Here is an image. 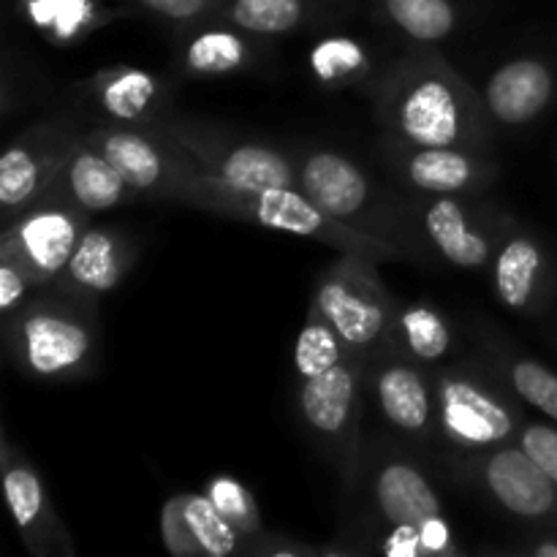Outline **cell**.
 Instances as JSON below:
<instances>
[{
	"label": "cell",
	"mask_w": 557,
	"mask_h": 557,
	"mask_svg": "<svg viewBox=\"0 0 557 557\" xmlns=\"http://www.w3.org/2000/svg\"><path fill=\"white\" fill-rule=\"evenodd\" d=\"M395 346L413 362L430 370H441L455 351V330L438 308L428 302L397 305L395 313Z\"/></svg>",
	"instance_id": "603a6c76"
},
{
	"label": "cell",
	"mask_w": 557,
	"mask_h": 557,
	"mask_svg": "<svg viewBox=\"0 0 557 557\" xmlns=\"http://www.w3.org/2000/svg\"><path fill=\"white\" fill-rule=\"evenodd\" d=\"M522 553H531L536 557H557V542L555 539H544V542L533 544V547H525Z\"/></svg>",
	"instance_id": "74e56055"
},
{
	"label": "cell",
	"mask_w": 557,
	"mask_h": 557,
	"mask_svg": "<svg viewBox=\"0 0 557 557\" xmlns=\"http://www.w3.org/2000/svg\"><path fill=\"white\" fill-rule=\"evenodd\" d=\"M495 297L517 313H533L547 302L549 259L533 234L506 223L490 261Z\"/></svg>",
	"instance_id": "d6986e66"
},
{
	"label": "cell",
	"mask_w": 557,
	"mask_h": 557,
	"mask_svg": "<svg viewBox=\"0 0 557 557\" xmlns=\"http://www.w3.org/2000/svg\"><path fill=\"white\" fill-rule=\"evenodd\" d=\"M0 457H3L5 504H9L25 547L36 557H74V544H71L69 531L60 522L58 511H54L52 500L47 495V487H44L36 468L30 466V460L22 451H16L5 435Z\"/></svg>",
	"instance_id": "e0dca14e"
},
{
	"label": "cell",
	"mask_w": 557,
	"mask_h": 557,
	"mask_svg": "<svg viewBox=\"0 0 557 557\" xmlns=\"http://www.w3.org/2000/svg\"><path fill=\"white\" fill-rule=\"evenodd\" d=\"M375 112L389 145L466 147L484 152L493 117L484 98L433 52L403 58L379 87Z\"/></svg>",
	"instance_id": "6da1fadb"
},
{
	"label": "cell",
	"mask_w": 557,
	"mask_h": 557,
	"mask_svg": "<svg viewBox=\"0 0 557 557\" xmlns=\"http://www.w3.org/2000/svg\"><path fill=\"white\" fill-rule=\"evenodd\" d=\"M183 506H185V517H188L190 531H194L196 542H199L201 547V555L228 557L237 553H248V549H245L248 536H245L239 528H234L232 522L215 509L210 495L183 493Z\"/></svg>",
	"instance_id": "f1b7e54d"
},
{
	"label": "cell",
	"mask_w": 557,
	"mask_h": 557,
	"mask_svg": "<svg viewBox=\"0 0 557 557\" xmlns=\"http://www.w3.org/2000/svg\"><path fill=\"white\" fill-rule=\"evenodd\" d=\"M253 52L248 38L234 25L207 27L190 36L183 47V69L190 76H226L248 69Z\"/></svg>",
	"instance_id": "cb8c5ba5"
},
{
	"label": "cell",
	"mask_w": 557,
	"mask_h": 557,
	"mask_svg": "<svg viewBox=\"0 0 557 557\" xmlns=\"http://www.w3.org/2000/svg\"><path fill=\"white\" fill-rule=\"evenodd\" d=\"M468 473L498 509L531 525L557 522V484L517 441L471 457Z\"/></svg>",
	"instance_id": "5bb4252c"
},
{
	"label": "cell",
	"mask_w": 557,
	"mask_h": 557,
	"mask_svg": "<svg viewBox=\"0 0 557 557\" xmlns=\"http://www.w3.org/2000/svg\"><path fill=\"white\" fill-rule=\"evenodd\" d=\"M386 20L417 44L446 41L460 25L451 0H381Z\"/></svg>",
	"instance_id": "d4e9b609"
},
{
	"label": "cell",
	"mask_w": 557,
	"mask_h": 557,
	"mask_svg": "<svg viewBox=\"0 0 557 557\" xmlns=\"http://www.w3.org/2000/svg\"><path fill=\"white\" fill-rule=\"evenodd\" d=\"M85 228L87 212L52 188L9 223L0 256L20 264L36 288L49 286L65 270Z\"/></svg>",
	"instance_id": "8fae6325"
},
{
	"label": "cell",
	"mask_w": 557,
	"mask_h": 557,
	"mask_svg": "<svg viewBox=\"0 0 557 557\" xmlns=\"http://www.w3.org/2000/svg\"><path fill=\"white\" fill-rule=\"evenodd\" d=\"M52 188L69 196L87 215L117 210L125 201L139 199L134 194V188L123 180V174L85 136L74 145V150H71L69 161H65L63 172H60L58 183Z\"/></svg>",
	"instance_id": "7402d4cb"
},
{
	"label": "cell",
	"mask_w": 557,
	"mask_h": 557,
	"mask_svg": "<svg viewBox=\"0 0 557 557\" xmlns=\"http://www.w3.org/2000/svg\"><path fill=\"white\" fill-rule=\"evenodd\" d=\"M438 386V433L462 460L517 441L522 413L511 397L479 373L462 368L435 370Z\"/></svg>",
	"instance_id": "52a82bcc"
},
{
	"label": "cell",
	"mask_w": 557,
	"mask_h": 557,
	"mask_svg": "<svg viewBox=\"0 0 557 557\" xmlns=\"http://www.w3.org/2000/svg\"><path fill=\"white\" fill-rule=\"evenodd\" d=\"M495 362L504 368L506 384L520 400L557 422V375L531 357H511L495 351Z\"/></svg>",
	"instance_id": "f546056e"
},
{
	"label": "cell",
	"mask_w": 557,
	"mask_h": 557,
	"mask_svg": "<svg viewBox=\"0 0 557 557\" xmlns=\"http://www.w3.org/2000/svg\"><path fill=\"white\" fill-rule=\"evenodd\" d=\"M555 74L542 58H515L493 71L484 87V107L495 125L520 128L553 103Z\"/></svg>",
	"instance_id": "ffe728a7"
},
{
	"label": "cell",
	"mask_w": 557,
	"mask_h": 557,
	"mask_svg": "<svg viewBox=\"0 0 557 557\" xmlns=\"http://www.w3.org/2000/svg\"><path fill=\"white\" fill-rule=\"evenodd\" d=\"M136 259L134 239L117 226H87L58 281L49 286L96 302L112 292Z\"/></svg>",
	"instance_id": "ac0fdd59"
},
{
	"label": "cell",
	"mask_w": 557,
	"mask_h": 557,
	"mask_svg": "<svg viewBox=\"0 0 557 557\" xmlns=\"http://www.w3.org/2000/svg\"><path fill=\"white\" fill-rule=\"evenodd\" d=\"M348 346L341 341V335L335 332V326L326 321V315L321 313L319 305L310 299L308 319L305 326L299 330L297 346H294V373L297 381L313 379V375L324 373L332 364H337L341 359L348 357Z\"/></svg>",
	"instance_id": "4316f807"
},
{
	"label": "cell",
	"mask_w": 557,
	"mask_h": 557,
	"mask_svg": "<svg viewBox=\"0 0 557 557\" xmlns=\"http://www.w3.org/2000/svg\"><path fill=\"white\" fill-rule=\"evenodd\" d=\"M389 169L413 196H479L498 180V163L466 147H406L386 141Z\"/></svg>",
	"instance_id": "9a60e30c"
},
{
	"label": "cell",
	"mask_w": 557,
	"mask_h": 557,
	"mask_svg": "<svg viewBox=\"0 0 557 557\" xmlns=\"http://www.w3.org/2000/svg\"><path fill=\"white\" fill-rule=\"evenodd\" d=\"M368 408L364 359L348 354L313 379L297 381V411L324 457L351 476L362 449V419Z\"/></svg>",
	"instance_id": "8992f818"
},
{
	"label": "cell",
	"mask_w": 557,
	"mask_h": 557,
	"mask_svg": "<svg viewBox=\"0 0 557 557\" xmlns=\"http://www.w3.org/2000/svg\"><path fill=\"white\" fill-rule=\"evenodd\" d=\"M406 218L419 223V234L441 259L460 270L490 267L495 245L509 223L484 210H473L462 196H417V201L406 207Z\"/></svg>",
	"instance_id": "4fadbf2b"
},
{
	"label": "cell",
	"mask_w": 557,
	"mask_h": 557,
	"mask_svg": "<svg viewBox=\"0 0 557 557\" xmlns=\"http://www.w3.org/2000/svg\"><path fill=\"white\" fill-rule=\"evenodd\" d=\"M5 315V348L20 373L33 381H71L92 370L98 357L96 302L54 286L36 288Z\"/></svg>",
	"instance_id": "3957f363"
},
{
	"label": "cell",
	"mask_w": 557,
	"mask_h": 557,
	"mask_svg": "<svg viewBox=\"0 0 557 557\" xmlns=\"http://www.w3.org/2000/svg\"><path fill=\"white\" fill-rule=\"evenodd\" d=\"M419 539H422L424 557L460 553V547H457L455 536H451V528L444 515H435L430 517V520H424L422 525H419Z\"/></svg>",
	"instance_id": "8d00e7d4"
},
{
	"label": "cell",
	"mask_w": 557,
	"mask_h": 557,
	"mask_svg": "<svg viewBox=\"0 0 557 557\" xmlns=\"http://www.w3.org/2000/svg\"><path fill=\"white\" fill-rule=\"evenodd\" d=\"M92 103L114 125H163L166 92L156 74L141 69H112L90 82Z\"/></svg>",
	"instance_id": "44dd1931"
},
{
	"label": "cell",
	"mask_w": 557,
	"mask_h": 557,
	"mask_svg": "<svg viewBox=\"0 0 557 557\" xmlns=\"http://www.w3.org/2000/svg\"><path fill=\"white\" fill-rule=\"evenodd\" d=\"M364 384L368 406L375 408L392 433L411 444H430L441 438L435 370L413 362L408 354L392 346L364 362Z\"/></svg>",
	"instance_id": "7c38bea8"
},
{
	"label": "cell",
	"mask_w": 557,
	"mask_h": 557,
	"mask_svg": "<svg viewBox=\"0 0 557 557\" xmlns=\"http://www.w3.org/2000/svg\"><path fill=\"white\" fill-rule=\"evenodd\" d=\"M25 11L36 27L54 38L71 41L98 25L96 0H25Z\"/></svg>",
	"instance_id": "4dcf8cb0"
},
{
	"label": "cell",
	"mask_w": 557,
	"mask_h": 557,
	"mask_svg": "<svg viewBox=\"0 0 557 557\" xmlns=\"http://www.w3.org/2000/svg\"><path fill=\"white\" fill-rule=\"evenodd\" d=\"M163 128L196 158L201 172L237 190L299 188L294 152L267 141L223 134L190 120H166Z\"/></svg>",
	"instance_id": "30bf717a"
},
{
	"label": "cell",
	"mask_w": 557,
	"mask_h": 557,
	"mask_svg": "<svg viewBox=\"0 0 557 557\" xmlns=\"http://www.w3.org/2000/svg\"><path fill=\"white\" fill-rule=\"evenodd\" d=\"M79 141L63 125H36L5 147L0 158V205L5 221H14L33 201L52 190Z\"/></svg>",
	"instance_id": "2e32d148"
},
{
	"label": "cell",
	"mask_w": 557,
	"mask_h": 557,
	"mask_svg": "<svg viewBox=\"0 0 557 557\" xmlns=\"http://www.w3.org/2000/svg\"><path fill=\"white\" fill-rule=\"evenodd\" d=\"M517 444L544 468L549 479L557 484V428L544 422H522L517 433Z\"/></svg>",
	"instance_id": "e575fe53"
},
{
	"label": "cell",
	"mask_w": 557,
	"mask_h": 557,
	"mask_svg": "<svg viewBox=\"0 0 557 557\" xmlns=\"http://www.w3.org/2000/svg\"><path fill=\"white\" fill-rule=\"evenodd\" d=\"M177 205L196 207V210L215 212L223 218L256 223L272 232L308 237L335 248L337 253L364 256L370 261H406L408 253L386 239L373 237L368 232L346 226L330 212L321 210L313 199L299 188H267V190H237L218 180L196 174L177 196Z\"/></svg>",
	"instance_id": "7a4b0ae2"
},
{
	"label": "cell",
	"mask_w": 557,
	"mask_h": 557,
	"mask_svg": "<svg viewBox=\"0 0 557 557\" xmlns=\"http://www.w3.org/2000/svg\"><path fill=\"white\" fill-rule=\"evenodd\" d=\"M308 0H226L221 20L250 36H288L308 20Z\"/></svg>",
	"instance_id": "484cf974"
},
{
	"label": "cell",
	"mask_w": 557,
	"mask_h": 557,
	"mask_svg": "<svg viewBox=\"0 0 557 557\" xmlns=\"http://www.w3.org/2000/svg\"><path fill=\"white\" fill-rule=\"evenodd\" d=\"M30 292H36V286L22 272V267L0 256V310H3V315H11L16 308H22Z\"/></svg>",
	"instance_id": "d590c367"
},
{
	"label": "cell",
	"mask_w": 557,
	"mask_h": 557,
	"mask_svg": "<svg viewBox=\"0 0 557 557\" xmlns=\"http://www.w3.org/2000/svg\"><path fill=\"white\" fill-rule=\"evenodd\" d=\"M294 163H297L299 190L321 210L346 226L373 234L411 253L408 245L411 226H408L406 207L395 210L386 205L373 180L354 158L330 147H302L294 150Z\"/></svg>",
	"instance_id": "277c9868"
},
{
	"label": "cell",
	"mask_w": 557,
	"mask_h": 557,
	"mask_svg": "<svg viewBox=\"0 0 557 557\" xmlns=\"http://www.w3.org/2000/svg\"><path fill=\"white\" fill-rule=\"evenodd\" d=\"M379 261L341 253L335 264L321 272L313 302L326 315L348 351L364 362L395 346L397 302L375 272Z\"/></svg>",
	"instance_id": "5b68a950"
},
{
	"label": "cell",
	"mask_w": 557,
	"mask_h": 557,
	"mask_svg": "<svg viewBox=\"0 0 557 557\" xmlns=\"http://www.w3.org/2000/svg\"><path fill=\"white\" fill-rule=\"evenodd\" d=\"M308 69L319 85L346 87L359 82L370 71V54L357 38L326 36L310 49Z\"/></svg>",
	"instance_id": "83f0119b"
},
{
	"label": "cell",
	"mask_w": 557,
	"mask_h": 557,
	"mask_svg": "<svg viewBox=\"0 0 557 557\" xmlns=\"http://www.w3.org/2000/svg\"><path fill=\"white\" fill-rule=\"evenodd\" d=\"M210 495V500L215 504V509L232 522L234 528L245 533V536L253 542V539L261 536V515L259 506H256L253 495L245 490V484H239L237 479L232 476H215L210 479L205 490Z\"/></svg>",
	"instance_id": "1f68e13d"
},
{
	"label": "cell",
	"mask_w": 557,
	"mask_h": 557,
	"mask_svg": "<svg viewBox=\"0 0 557 557\" xmlns=\"http://www.w3.org/2000/svg\"><path fill=\"white\" fill-rule=\"evenodd\" d=\"M348 490L362 487L370 515L364 522L370 533L403 525H422L435 515H444V504L430 473L395 446H373V451L359 449L357 466L346 479Z\"/></svg>",
	"instance_id": "ba28073f"
},
{
	"label": "cell",
	"mask_w": 557,
	"mask_h": 557,
	"mask_svg": "<svg viewBox=\"0 0 557 557\" xmlns=\"http://www.w3.org/2000/svg\"><path fill=\"white\" fill-rule=\"evenodd\" d=\"M145 199L177 201L180 190L201 174L196 158L163 125H107L85 136Z\"/></svg>",
	"instance_id": "9c48e42d"
},
{
	"label": "cell",
	"mask_w": 557,
	"mask_h": 557,
	"mask_svg": "<svg viewBox=\"0 0 557 557\" xmlns=\"http://www.w3.org/2000/svg\"><path fill=\"white\" fill-rule=\"evenodd\" d=\"M131 3L161 16V20L190 25V22H201L207 16H221L226 0H131Z\"/></svg>",
	"instance_id": "836d02e7"
},
{
	"label": "cell",
	"mask_w": 557,
	"mask_h": 557,
	"mask_svg": "<svg viewBox=\"0 0 557 557\" xmlns=\"http://www.w3.org/2000/svg\"><path fill=\"white\" fill-rule=\"evenodd\" d=\"M161 539H163V547H166L174 557H205L201 555V547L199 542H196L194 531H190L188 517H185L183 493L172 495V498L166 500V506H163Z\"/></svg>",
	"instance_id": "d6a6232c"
}]
</instances>
